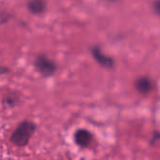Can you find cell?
Here are the masks:
<instances>
[{
  "label": "cell",
  "mask_w": 160,
  "mask_h": 160,
  "mask_svg": "<svg viewBox=\"0 0 160 160\" xmlns=\"http://www.w3.org/2000/svg\"><path fill=\"white\" fill-rule=\"evenodd\" d=\"M34 130L35 127L32 123L23 122L13 132L11 136V142L17 146H23L29 142Z\"/></svg>",
  "instance_id": "6da1fadb"
},
{
  "label": "cell",
  "mask_w": 160,
  "mask_h": 160,
  "mask_svg": "<svg viewBox=\"0 0 160 160\" xmlns=\"http://www.w3.org/2000/svg\"><path fill=\"white\" fill-rule=\"evenodd\" d=\"M36 67L44 75H51L55 69L53 62L49 60L45 56H38L36 60Z\"/></svg>",
  "instance_id": "7a4b0ae2"
},
{
  "label": "cell",
  "mask_w": 160,
  "mask_h": 160,
  "mask_svg": "<svg viewBox=\"0 0 160 160\" xmlns=\"http://www.w3.org/2000/svg\"><path fill=\"white\" fill-rule=\"evenodd\" d=\"M92 141V135L85 129H79L75 133V142L82 147H86Z\"/></svg>",
  "instance_id": "3957f363"
},
{
  "label": "cell",
  "mask_w": 160,
  "mask_h": 160,
  "mask_svg": "<svg viewBox=\"0 0 160 160\" xmlns=\"http://www.w3.org/2000/svg\"><path fill=\"white\" fill-rule=\"evenodd\" d=\"M135 86L137 88V90L141 93V94H147L151 89H152V83L151 81L146 78H140L136 81Z\"/></svg>",
  "instance_id": "277c9868"
},
{
  "label": "cell",
  "mask_w": 160,
  "mask_h": 160,
  "mask_svg": "<svg viewBox=\"0 0 160 160\" xmlns=\"http://www.w3.org/2000/svg\"><path fill=\"white\" fill-rule=\"evenodd\" d=\"M46 4L43 0H30L28 3V9L34 14H39L44 11Z\"/></svg>",
  "instance_id": "5b68a950"
},
{
  "label": "cell",
  "mask_w": 160,
  "mask_h": 160,
  "mask_svg": "<svg viewBox=\"0 0 160 160\" xmlns=\"http://www.w3.org/2000/svg\"><path fill=\"white\" fill-rule=\"evenodd\" d=\"M93 55L94 57L97 59V61L99 62V64L105 66V67H112V58L105 56L104 54L101 53V52L99 51V49L96 48L93 50Z\"/></svg>",
  "instance_id": "8992f818"
},
{
  "label": "cell",
  "mask_w": 160,
  "mask_h": 160,
  "mask_svg": "<svg viewBox=\"0 0 160 160\" xmlns=\"http://www.w3.org/2000/svg\"><path fill=\"white\" fill-rule=\"evenodd\" d=\"M154 9L155 11L160 15V0H156L154 3Z\"/></svg>",
  "instance_id": "52a82bcc"
},
{
  "label": "cell",
  "mask_w": 160,
  "mask_h": 160,
  "mask_svg": "<svg viewBox=\"0 0 160 160\" xmlns=\"http://www.w3.org/2000/svg\"><path fill=\"white\" fill-rule=\"evenodd\" d=\"M108 1H111V2H112V1H115V0H108Z\"/></svg>",
  "instance_id": "ba28073f"
}]
</instances>
